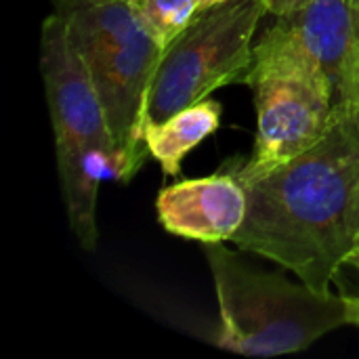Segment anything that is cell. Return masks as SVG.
Wrapping results in <instances>:
<instances>
[{
  "instance_id": "cell-7",
  "label": "cell",
  "mask_w": 359,
  "mask_h": 359,
  "mask_svg": "<svg viewBox=\"0 0 359 359\" xmlns=\"http://www.w3.org/2000/svg\"><path fill=\"white\" fill-rule=\"evenodd\" d=\"M330 82L337 105H359V6L355 0H309L271 25Z\"/></svg>"
},
{
  "instance_id": "cell-3",
  "label": "cell",
  "mask_w": 359,
  "mask_h": 359,
  "mask_svg": "<svg viewBox=\"0 0 359 359\" xmlns=\"http://www.w3.org/2000/svg\"><path fill=\"white\" fill-rule=\"evenodd\" d=\"M221 316L219 349L246 358L305 351L332 330L349 326L347 294L318 292L244 263L223 242L202 244Z\"/></svg>"
},
{
  "instance_id": "cell-5",
  "label": "cell",
  "mask_w": 359,
  "mask_h": 359,
  "mask_svg": "<svg viewBox=\"0 0 359 359\" xmlns=\"http://www.w3.org/2000/svg\"><path fill=\"white\" fill-rule=\"evenodd\" d=\"M265 0H229L200 11L166 46L151 78L145 124H156L227 84H248ZM145 128V126H143Z\"/></svg>"
},
{
  "instance_id": "cell-15",
  "label": "cell",
  "mask_w": 359,
  "mask_h": 359,
  "mask_svg": "<svg viewBox=\"0 0 359 359\" xmlns=\"http://www.w3.org/2000/svg\"><path fill=\"white\" fill-rule=\"evenodd\" d=\"M120 2H133V0H120Z\"/></svg>"
},
{
  "instance_id": "cell-9",
  "label": "cell",
  "mask_w": 359,
  "mask_h": 359,
  "mask_svg": "<svg viewBox=\"0 0 359 359\" xmlns=\"http://www.w3.org/2000/svg\"><path fill=\"white\" fill-rule=\"evenodd\" d=\"M221 103L215 99H202L170 118L145 124L143 141L149 156L160 164L162 172L177 177L185 156L208 139L221 126Z\"/></svg>"
},
{
  "instance_id": "cell-12",
  "label": "cell",
  "mask_w": 359,
  "mask_h": 359,
  "mask_svg": "<svg viewBox=\"0 0 359 359\" xmlns=\"http://www.w3.org/2000/svg\"><path fill=\"white\" fill-rule=\"evenodd\" d=\"M349 231L353 238V244H359V177L353 191V202H351V212H349Z\"/></svg>"
},
{
  "instance_id": "cell-14",
  "label": "cell",
  "mask_w": 359,
  "mask_h": 359,
  "mask_svg": "<svg viewBox=\"0 0 359 359\" xmlns=\"http://www.w3.org/2000/svg\"><path fill=\"white\" fill-rule=\"evenodd\" d=\"M221 2H229V0H202V4H200V11H204V8H210V6H215V4H221ZM267 2V0H265Z\"/></svg>"
},
{
  "instance_id": "cell-6",
  "label": "cell",
  "mask_w": 359,
  "mask_h": 359,
  "mask_svg": "<svg viewBox=\"0 0 359 359\" xmlns=\"http://www.w3.org/2000/svg\"><path fill=\"white\" fill-rule=\"evenodd\" d=\"M257 105V143L238 177H255L297 158L328 130L337 99L328 78L273 27L255 44L248 84Z\"/></svg>"
},
{
  "instance_id": "cell-4",
  "label": "cell",
  "mask_w": 359,
  "mask_h": 359,
  "mask_svg": "<svg viewBox=\"0 0 359 359\" xmlns=\"http://www.w3.org/2000/svg\"><path fill=\"white\" fill-rule=\"evenodd\" d=\"M99 93L116 147L137 175L149 151L143 141L145 103L164 44L130 2L50 0Z\"/></svg>"
},
{
  "instance_id": "cell-10",
  "label": "cell",
  "mask_w": 359,
  "mask_h": 359,
  "mask_svg": "<svg viewBox=\"0 0 359 359\" xmlns=\"http://www.w3.org/2000/svg\"><path fill=\"white\" fill-rule=\"evenodd\" d=\"M145 27L166 46L198 13L202 0H133Z\"/></svg>"
},
{
  "instance_id": "cell-2",
  "label": "cell",
  "mask_w": 359,
  "mask_h": 359,
  "mask_svg": "<svg viewBox=\"0 0 359 359\" xmlns=\"http://www.w3.org/2000/svg\"><path fill=\"white\" fill-rule=\"evenodd\" d=\"M40 74L55 135L57 170L67 221L84 250L99 242L97 200L105 179L128 183L135 172L116 147L93 78L53 13L40 29Z\"/></svg>"
},
{
  "instance_id": "cell-13",
  "label": "cell",
  "mask_w": 359,
  "mask_h": 359,
  "mask_svg": "<svg viewBox=\"0 0 359 359\" xmlns=\"http://www.w3.org/2000/svg\"><path fill=\"white\" fill-rule=\"evenodd\" d=\"M305 2H309V0H267V6H269V13L278 17V15H286V13L303 6Z\"/></svg>"
},
{
  "instance_id": "cell-8",
  "label": "cell",
  "mask_w": 359,
  "mask_h": 359,
  "mask_svg": "<svg viewBox=\"0 0 359 359\" xmlns=\"http://www.w3.org/2000/svg\"><path fill=\"white\" fill-rule=\"evenodd\" d=\"M246 191L233 172L185 179L158 194L160 225L200 244L231 242L246 219Z\"/></svg>"
},
{
  "instance_id": "cell-1",
  "label": "cell",
  "mask_w": 359,
  "mask_h": 359,
  "mask_svg": "<svg viewBox=\"0 0 359 359\" xmlns=\"http://www.w3.org/2000/svg\"><path fill=\"white\" fill-rule=\"evenodd\" d=\"M358 177L359 105L339 103L316 145L273 170L238 177L248 206L231 242L286 267L313 290L330 292L355 248L349 212Z\"/></svg>"
},
{
  "instance_id": "cell-11",
  "label": "cell",
  "mask_w": 359,
  "mask_h": 359,
  "mask_svg": "<svg viewBox=\"0 0 359 359\" xmlns=\"http://www.w3.org/2000/svg\"><path fill=\"white\" fill-rule=\"evenodd\" d=\"M345 265H347V267H353L359 273V244L351 250V255L347 257ZM347 301H349V326L359 328V294L358 297L347 294Z\"/></svg>"
},
{
  "instance_id": "cell-16",
  "label": "cell",
  "mask_w": 359,
  "mask_h": 359,
  "mask_svg": "<svg viewBox=\"0 0 359 359\" xmlns=\"http://www.w3.org/2000/svg\"><path fill=\"white\" fill-rule=\"evenodd\" d=\"M355 2H358V6H359V0H355Z\"/></svg>"
}]
</instances>
